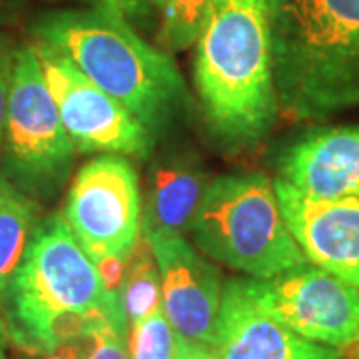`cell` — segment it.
<instances>
[{"label": "cell", "instance_id": "cell-1", "mask_svg": "<svg viewBox=\"0 0 359 359\" xmlns=\"http://www.w3.org/2000/svg\"><path fill=\"white\" fill-rule=\"evenodd\" d=\"M65 214L40 219L0 309L11 344L26 355L84 339L98 313L120 308Z\"/></svg>", "mask_w": 359, "mask_h": 359}, {"label": "cell", "instance_id": "cell-2", "mask_svg": "<svg viewBox=\"0 0 359 359\" xmlns=\"http://www.w3.org/2000/svg\"><path fill=\"white\" fill-rule=\"evenodd\" d=\"M30 34L65 54L154 134L186 104V84L168 52L148 44L122 14L106 8L39 16Z\"/></svg>", "mask_w": 359, "mask_h": 359}, {"label": "cell", "instance_id": "cell-3", "mask_svg": "<svg viewBox=\"0 0 359 359\" xmlns=\"http://www.w3.org/2000/svg\"><path fill=\"white\" fill-rule=\"evenodd\" d=\"M268 0H214L196 42L194 80L210 124L238 144L266 136L280 112Z\"/></svg>", "mask_w": 359, "mask_h": 359}, {"label": "cell", "instance_id": "cell-4", "mask_svg": "<svg viewBox=\"0 0 359 359\" xmlns=\"http://www.w3.org/2000/svg\"><path fill=\"white\" fill-rule=\"evenodd\" d=\"M269 26L280 110L323 118L359 106V0H282Z\"/></svg>", "mask_w": 359, "mask_h": 359}, {"label": "cell", "instance_id": "cell-5", "mask_svg": "<svg viewBox=\"0 0 359 359\" xmlns=\"http://www.w3.org/2000/svg\"><path fill=\"white\" fill-rule=\"evenodd\" d=\"M190 233L205 256L254 280L308 264L285 224L276 186L264 174L210 182Z\"/></svg>", "mask_w": 359, "mask_h": 359}, {"label": "cell", "instance_id": "cell-6", "mask_svg": "<svg viewBox=\"0 0 359 359\" xmlns=\"http://www.w3.org/2000/svg\"><path fill=\"white\" fill-rule=\"evenodd\" d=\"M76 152L32 44L18 46L8 92L0 176L36 202L48 200L66 184Z\"/></svg>", "mask_w": 359, "mask_h": 359}, {"label": "cell", "instance_id": "cell-7", "mask_svg": "<svg viewBox=\"0 0 359 359\" xmlns=\"http://www.w3.org/2000/svg\"><path fill=\"white\" fill-rule=\"evenodd\" d=\"M65 218L94 264L128 262L142 236L138 174L126 158L104 154L78 170L68 190Z\"/></svg>", "mask_w": 359, "mask_h": 359}, {"label": "cell", "instance_id": "cell-8", "mask_svg": "<svg viewBox=\"0 0 359 359\" xmlns=\"http://www.w3.org/2000/svg\"><path fill=\"white\" fill-rule=\"evenodd\" d=\"M248 294L271 320L330 347L359 344V290L318 266H297L269 280H245Z\"/></svg>", "mask_w": 359, "mask_h": 359}, {"label": "cell", "instance_id": "cell-9", "mask_svg": "<svg viewBox=\"0 0 359 359\" xmlns=\"http://www.w3.org/2000/svg\"><path fill=\"white\" fill-rule=\"evenodd\" d=\"M60 120L78 152L146 158L152 132L116 98L98 88L65 54L42 40H30Z\"/></svg>", "mask_w": 359, "mask_h": 359}, {"label": "cell", "instance_id": "cell-10", "mask_svg": "<svg viewBox=\"0 0 359 359\" xmlns=\"http://www.w3.org/2000/svg\"><path fill=\"white\" fill-rule=\"evenodd\" d=\"M154 252L160 282L162 306L178 335L216 346L222 276L184 236L148 242Z\"/></svg>", "mask_w": 359, "mask_h": 359}, {"label": "cell", "instance_id": "cell-11", "mask_svg": "<svg viewBox=\"0 0 359 359\" xmlns=\"http://www.w3.org/2000/svg\"><path fill=\"white\" fill-rule=\"evenodd\" d=\"M273 186L306 259L359 290V200H316L282 180Z\"/></svg>", "mask_w": 359, "mask_h": 359}, {"label": "cell", "instance_id": "cell-12", "mask_svg": "<svg viewBox=\"0 0 359 359\" xmlns=\"http://www.w3.org/2000/svg\"><path fill=\"white\" fill-rule=\"evenodd\" d=\"M216 347L222 359H341L337 347L309 341L264 313L245 280L224 285Z\"/></svg>", "mask_w": 359, "mask_h": 359}, {"label": "cell", "instance_id": "cell-13", "mask_svg": "<svg viewBox=\"0 0 359 359\" xmlns=\"http://www.w3.org/2000/svg\"><path fill=\"white\" fill-rule=\"evenodd\" d=\"M278 180L316 200H359V126L318 130L295 142Z\"/></svg>", "mask_w": 359, "mask_h": 359}, {"label": "cell", "instance_id": "cell-14", "mask_svg": "<svg viewBox=\"0 0 359 359\" xmlns=\"http://www.w3.org/2000/svg\"><path fill=\"white\" fill-rule=\"evenodd\" d=\"M208 186L205 172L190 158L172 156L154 164L142 202V238L154 242L190 231Z\"/></svg>", "mask_w": 359, "mask_h": 359}, {"label": "cell", "instance_id": "cell-15", "mask_svg": "<svg viewBox=\"0 0 359 359\" xmlns=\"http://www.w3.org/2000/svg\"><path fill=\"white\" fill-rule=\"evenodd\" d=\"M39 222L36 200L0 176V309Z\"/></svg>", "mask_w": 359, "mask_h": 359}, {"label": "cell", "instance_id": "cell-16", "mask_svg": "<svg viewBox=\"0 0 359 359\" xmlns=\"http://www.w3.org/2000/svg\"><path fill=\"white\" fill-rule=\"evenodd\" d=\"M118 297L130 323L150 316L154 309L162 306L160 269L154 252L146 240L142 244L138 242L136 250L128 257Z\"/></svg>", "mask_w": 359, "mask_h": 359}, {"label": "cell", "instance_id": "cell-17", "mask_svg": "<svg viewBox=\"0 0 359 359\" xmlns=\"http://www.w3.org/2000/svg\"><path fill=\"white\" fill-rule=\"evenodd\" d=\"M214 0H162L158 40L164 52H180L198 42Z\"/></svg>", "mask_w": 359, "mask_h": 359}, {"label": "cell", "instance_id": "cell-18", "mask_svg": "<svg viewBox=\"0 0 359 359\" xmlns=\"http://www.w3.org/2000/svg\"><path fill=\"white\" fill-rule=\"evenodd\" d=\"M130 359H176L178 332L168 320L164 306L130 323Z\"/></svg>", "mask_w": 359, "mask_h": 359}, {"label": "cell", "instance_id": "cell-19", "mask_svg": "<svg viewBox=\"0 0 359 359\" xmlns=\"http://www.w3.org/2000/svg\"><path fill=\"white\" fill-rule=\"evenodd\" d=\"M128 318L122 306L94 316L86 332V358L84 359H130L126 330Z\"/></svg>", "mask_w": 359, "mask_h": 359}, {"label": "cell", "instance_id": "cell-20", "mask_svg": "<svg viewBox=\"0 0 359 359\" xmlns=\"http://www.w3.org/2000/svg\"><path fill=\"white\" fill-rule=\"evenodd\" d=\"M16 44L11 34L0 32V154H2V140H4V124H6V108H8V92L13 80L14 56Z\"/></svg>", "mask_w": 359, "mask_h": 359}, {"label": "cell", "instance_id": "cell-21", "mask_svg": "<svg viewBox=\"0 0 359 359\" xmlns=\"http://www.w3.org/2000/svg\"><path fill=\"white\" fill-rule=\"evenodd\" d=\"M84 2L92 4L94 8L114 11V13L122 14L126 20L146 14L148 13V4H152L150 0H84Z\"/></svg>", "mask_w": 359, "mask_h": 359}, {"label": "cell", "instance_id": "cell-22", "mask_svg": "<svg viewBox=\"0 0 359 359\" xmlns=\"http://www.w3.org/2000/svg\"><path fill=\"white\" fill-rule=\"evenodd\" d=\"M176 359H222V355H219L216 346L190 341V339L178 335V353H176Z\"/></svg>", "mask_w": 359, "mask_h": 359}, {"label": "cell", "instance_id": "cell-23", "mask_svg": "<svg viewBox=\"0 0 359 359\" xmlns=\"http://www.w3.org/2000/svg\"><path fill=\"white\" fill-rule=\"evenodd\" d=\"M39 359H84L86 358V339H78V341H68L62 344L56 349H52L48 353H39L32 355Z\"/></svg>", "mask_w": 359, "mask_h": 359}, {"label": "cell", "instance_id": "cell-24", "mask_svg": "<svg viewBox=\"0 0 359 359\" xmlns=\"http://www.w3.org/2000/svg\"><path fill=\"white\" fill-rule=\"evenodd\" d=\"M25 8V0H0V28L14 25Z\"/></svg>", "mask_w": 359, "mask_h": 359}, {"label": "cell", "instance_id": "cell-25", "mask_svg": "<svg viewBox=\"0 0 359 359\" xmlns=\"http://www.w3.org/2000/svg\"><path fill=\"white\" fill-rule=\"evenodd\" d=\"M0 341H2V344H11L8 325H6V321H4V318H2V316H0Z\"/></svg>", "mask_w": 359, "mask_h": 359}, {"label": "cell", "instance_id": "cell-26", "mask_svg": "<svg viewBox=\"0 0 359 359\" xmlns=\"http://www.w3.org/2000/svg\"><path fill=\"white\" fill-rule=\"evenodd\" d=\"M282 0H268V4H269V13H273L276 8H278V4H280ZM271 16V14H269Z\"/></svg>", "mask_w": 359, "mask_h": 359}, {"label": "cell", "instance_id": "cell-27", "mask_svg": "<svg viewBox=\"0 0 359 359\" xmlns=\"http://www.w3.org/2000/svg\"><path fill=\"white\" fill-rule=\"evenodd\" d=\"M150 2H152L154 6H158V8H160V4H162V0H150Z\"/></svg>", "mask_w": 359, "mask_h": 359}, {"label": "cell", "instance_id": "cell-28", "mask_svg": "<svg viewBox=\"0 0 359 359\" xmlns=\"http://www.w3.org/2000/svg\"><path fill=\"white\" fill-rule=\"evenodd\" d=\"M0 359H4V353H2V341H0Z\"/></svg>", "mask_w": 359, "mask_h": 359}, {"label": "cell", "instance_id": "cell-29", "mask_svg": "<svg viewBox=\"0 0 359 359\" xmlns=\"http://www.w3.org/2000/svg\"><path fill=\"white\" fill-rule=\"evenodd\" d=\"M358 358H359V349H358Z\"/></svg>", "mask_w": 359, "mask_h": 359}]
</instances>
